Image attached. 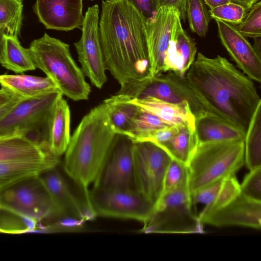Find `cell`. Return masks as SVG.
<instances>
[{
	"label": "cell",
	"instance_id": "cell-38",
	"mask_svg": "<svg viewBox=\"0 0 261 261\" xmlns=\"http://www.w3.org/2000/svg\"><path fill=\"white\" fill-rule=\"evenodd\" d=\"M240 189L244 196L261 201V167L250 170L240 184Z\"/></svg>",
	"mask_w": 261,
	"mask_h": 261
},
{
	"label": "cell",
	"instance_id": "cell-46",
	"mask_svg": "<svg viewBox=\"0 0 261 261\" xmlns=\"http://www.w3.org/2000/svg\"><path fill=\"white\" fill-rule=\"evenodd\" d=\"M203 1L210 7V9L231 2L230 0H203Z\"/></svg>",
	"mask_w": 261,
	"mask_h": 261
},
{
	"label": "cell",
	"instance_id": "cell-19",
	"mask_svg": "<svg viewBox=\"0 0 261 261\" xmlns=\"http://www.w3.org/2000/svg\"><path fill=\"white\" fill-rule=\"evenodd\" d=\"M57 157L51 152L47 141L34 140L24 135L0 136V163Z\"/></svg>",
	"mask_w": 261,
	"mask_h": 261
},
{
	"label": "cell",
	"instance_id": "cell-35",
	"mask_svg": "<svg viewBox=\"0 0 261 261\" xmlns=\"http://www.w3.org/2000/svg\"><path fill=\"white\" fill-rule=\"evenodd\" d=\"M188 165L171 159L165 172L162 195L182 185H188Z\"/></svg>",
	"mask_w": 261,
	"mask_h": 261
},
{
	"label": "cell",
	"instance_id": "cell-39",
	"mask_svg": "<svg viewBox=\"0 0 261 261\" xmlns=\"http://www.w3.org/2000/svg\"><path fill=\"white\" fill-rule=\"evenodd\" d=\"M223 179L202 187L191 194L192 203L194 205L202 203L204 204L205 206L210 204L218 194Z\"/></svg>",
	"mask_w": 261,
	"mask_h": 261
},
{
	"label": "cell",
	"instance_id": "cell-37",
	"mask_svg": "<svg viewBox=\"0 0 261 261\" xmlns=\"http://www.w3.org/2000/svg\"><path fill=\"white\" fill-rule=\"evenodd\" d=\"M210 16L233 25L240 23L247 10L243 6L229 2L210 10Z\"/></svg>",
	"mask_w": 261,
	"mask_h": 261
},
{
	"label": "cell",
	"instance_id": "cell-41",
	"mask_svg": "<svg viewBox=\"0 0 261 261\" xmlns=\"http://www.w3.org/2000/svg\"><path fill=\"white\" fill-rule=\"evenodd\" d=\"M146 19L151 17L158 6L153 0H128Z\"/></svg>",
	"mask_w": 261,
	"mask_h": 261
},
{
	"label": "cell",
	"instance_id": "cell-43",
	"mask_svg": "<svg viewBox=\"0 0 261 261\" xmlns=\"http://www.w3.org/2000/svg\"><path fill=\"white\" fill-rule=\"evenodd\" d=\"M20 100L21 99L15 97L10 102L0 107V119L9 113Z\"/></svg>",
	"mask_w": 261,
	"mask_h": 261
},
{
	"label": "cell",
	"instance_id": "cell-23",
	"mask_svg": "<svg viewBox=\"0 0 261 261\" xmlns=\"http://www.w3.org/2000/svg\"><path fill=\"white\" fill-rule=\"evenodd\" d=\"M70 112L67 101L60 98L47 122V141L51 152L60 157L65 153L70 139Z\"/></svg>",
	"mask_w": 261,
	"mask_h": 261
},
{
	"label": "cell",
	"instance_id": "cell-45",
	"mask_svg": "<svg viewBox=\"0 0 261 261\" xmlns=\"http://www.w3.org/2000/svg\"><path fill=\"white\" fill-rule=\"evenodd\" d=\"M259 1L260 0H230L231 2L243 6L247 11Z\"/></svg>",
	"mask_w": 261,
	"mask_h": 261
},
{
	"label": "cell",
	"instance_id": "cell-36",
	"mask_svg": "<svg viewBox=\"0 0 261 261\" xmlns=\"http://www.w3.org/2000/svg\"><path fill=\"white\" fill-rule=\"evenodd\" d=\"M237 31L245 37H261V2L254 4L246 12L242 21L234 25Z\"/></svg>",
	"mask_w": 261,
	"mask_h": 261
},
{
	"label": "cell",
	"instance_id": "cell-30",
	"mask_svg": "<svg viewBox=\"0 0 261 261\" xmlns=\"http://www.w3.org/2000/svg\"><path fill=\"white\" fill-rule=\"evenodd\" d=\"M22 0H0V31L3 35L18 37L22 20Z\"/></svg>",
	"mask_w": 261,
	"mask_h": 261
},
{
	"label": "cell",
	"instance_id": "cell-2",
	"mask_svg": "<svg viewBox=\"0 0 261 261\" xmlns=\"http://www.w3.org/2000/svg\"><path fill=\"white\" fill-rule=\"evenodd\" d=\"M185 76L213 114L246 132L261 102L252 80L226 58H209L201 53Z\"/></svg>",
	"mask_w": 261,
	"mask_h": 261
},
{
	"label": "cell",
	"instance_id": "cell-40",
	"mask_svg": "<svg viewBox=\"0 0 261 261\" xmlns=\"http://www.w3.org/2000/svg\"><path fill=\"white\" fill-rule=\"evenodd\" d=\"M179 127L177 126H169L156 130L142 138L138 142L149 141L156 144H159L167 141L177 134L179 131Z\"/></svg>",
	"mask_w": 261,
	"mask_h": 261
},
{
	"label": "cell",
	"instance_id": "cell-24",
	"mask_svg": "<svg viewBox=\"0 0 261 261\" xmlns=\"http://www.w3.org/2000/svg\"><path fill=\"white\" fill-rule=\"evenodd\" d=\"M0 85L21 100L35 98L59 89L47 76L21 74H0Z\"/></svg>",
	"mask_w": 261,
	"mask_h": 261
},
{
	"label": "cell",
	"instance_id": "cell-7",
	"mask_svg": "<svg viewBox=\"0 0 261 261\" xmlns=\"http://www.w3.org/2000/svg\"><path fill=\"white\" fill-rule=\"evenodd\" d=\"M86 202L94 216L134 220L147 223L155 205L136 190H89Z\"/></svg>",
	"mask_w": 261,
	"mask_h": 261
},
{
	"label": "cell",
	"instance_id": "cell-21",
	"mask_svg": "<svg viewBox=\"0 0 261 261\" xmlns=\"http://www.w3.org/2000/svg\"><path fill=\"white\" fill-rule=\"evenodd\" d=\"M130 101L171 126H187L195 130V117L188 102L174 103L152 96Z\"/></svg>",
	"mask_w": 261,
	"mask_h": 261
},
{
	"label": "cell",
	"instance_id": "cell-25",
	"mask_svg": "<svg viewBox=\"0 0 261 261\" xmlns=\"http://www.w3.org/2000/svg\"><path fill=\"white\" fill-rule=\"evenodd\" d=\"M110 125L116 134L129 136L140 107L125 95L117 93L103 100Z\"/></svg>",
	"mask_w": 261,
	"mask_h": 261
},
{
	"label": "cell",
	"instance_id": "cell-9",
	"mask_svg": "<svg viewBox=\"0 0 261 261\" xmlns=\"http://www.w3.org/2000/svg\"><path fill=\"white\" fill-rule=\"evenodd\" d=\"M0 206L37 221L57 217L38 175L27 177L1 190Z\"/></svg>",
	"mask_w": 261,
	"mask_h": 261
},
{
	"label": "cell",
	"instance_id": "cell-29",
	"mask_svg": "<svg viewBox=\"0 0 261 261\" xmlns=\"http://www.w3.org/2000/svg\"><path fill=\"white\" fill-rule=\"evenodd\" d=\"M244 143V164L250 170L261 167V102L252 116Z\"/></svg>",
	"mask_w": 261,
	"mask_h": 261
},
{
	"label": "cell",
	"instance_id": "cell-34",
	"mask_svg": "<svg viewBox=\"0 0 261 261\" xmlns=\"http://www.w3.org/2000/svg\"><path fill=\"white\" fill-rule=\"evenodd\" d=\"M37 221L5 208H0V232L18 233L33 231Z\"/></svg>",
	"mask_w": 261,
	"mask_h": 261
},
{
	"label": "cell",
	"instance_id": "cell-31",
	"mask_svg": "<svg viewBox=\"0 0 261 261\" xmlns=\"http://www.w3.org/2000/svg\"><path fill=\"white\" fill-rule=\"evenodd\" d=\"M240 193V184L235 175H232L224 178L215 199L210 204L205 206L200 213L199 218L200 221L201 219L205 216L227 205L237 197Z\"/></svg>",
	"mask_w": 261,
	"mask_h": 261
},
{
	"label": "cell",
	"instance_id": "cell-6",
	"mask_svg": "<svg viewBox=\"0 0 261 261\" xmlns=\"http://www.w3.org/2000/svg\"><path fill=\"white\" fill-rule=\"evenodd\" d=\"M188 185L163 194L144 224L146 233H202L203 224L194 210Z\"/></svg>",
	"mask_w": 261,
	"mask_h": 261
},
{
	"label": "cell",
	"instance_id": "cell-3",
	"mask_svg": "<svg viewBox=\"0 0 261 261\" xmlns=\"http://www.w3.org/2000/svg\"><path fill=\"white\" fill-rule=\"evenodd\" d=\"M117 134L108 118L103 101L82 119L65 152L63 168L84 191L86 200L104 164Z\"/></svg>",
	"mask_w": 261,
	"mask_h": 261
},
{
	"label": "cell",
	"instance_id": "cell-15",
	"mask_svg": "<svg viewBox=\"0 0 261 261\" xmlns=\"http://www.w3.org/2000/svg\"><path fill=\"white\" fill-rule=\"evenodd\" d=\"M58 166L38 175L53 203L57 217L77 221L94 217L87 202H83L76 196Z\"/></svg>",
	"mask_w": 261,
	"mask_h": 261
},
{
	"label": "cell",
	"instance_id": "cell-28",
	"mask_svg": "<svg viewBox=\"0 0 261 261\" xmlns=\"http://www.w3.org/2000/svg\"><path fill=\"white\" fill-rule=\"evenodd\" d=\"M198 144L195 130L187 126H180L177 134L156 145L163 149L172 159L188 165Z\"/></svg>",
	"mask_w": 261,
	"mask_h": 261
},
{
	"label": "cell",
	"instance_id": "cell-1",
	"mask_svg": "<svg viewBox=\"0 0 261 261\" xmlns=\"http://www.w3.org/2000/svg\"><path fill=\"white\" fill-rule=\"evenodd\" d=\"M145 23L128 0L102 1L99 35L103 61L121 87L150 77Z\"/></svg>",
	"mask_w": 261,
	"mask_h": 261
},
{
	"label": "cell",
	"instance_id": "cell-16",
	"mask_svg": "<svg viewBox=\"0 0 261 261\" xmlns=\"http://www.w3.org/2000/svg\"><path fill=\"white\" fill-rule=\"evenodd\" d=\"M221 42L238 66L252 81L261 82V57L235 26L216 20Z\"/></svg>",
	"mask_w": 261,
	"mask_h": 261
},
{
	"label": "cell",
	"instance_id": "cell-48",
	"mask_svg": "<svg viewBox=\"0 0 261 261\" xmlns=\"http://www.w3.org/2000/svg\"><path fill=\"white\" fill-rule=\"evenodd\" d=\"M2 36H3V34L0 31V48H1V44H2Z\"/></svg>",
	"mask_w": 261,
	"mask_h": 261
},
{
	"label": "cell",
	"instance_id": "cell-27",
	"mask_svg": "<svg viewBox=\"0 0 261 261\" xmlns=\"http://www.w3.org/2000/svg\"><path fill=\"white\" fill-rule=\"evenodd\" d=\"M0 64L16 73L36 69L29 48L21 46L18 37L3 35L0 48Z\"/></svg>",
	"mask_w": 261,
	"mask_h": 261
},
{
	"label": "cell",
	"instance_id": "cell-5",
	"mask_svg": "<svg viewBox=\"0 0 261 261\" xmlns=\"http://www.w3.org/2000/svg\"><path fill=\"white\" fill-rule=\"evenodd\" d=\"M244 163V141L198 144L188 164L190 194L235 175Z\"/></svg>",
	"mask_w": 261,
	"mask_h": 261
},
{
	"label": "cell",
	"instance_id": "cell-44",
	"mask_svg": "<svg viewBox=\"0 0 261 261\" xmlns=\"http://www.w3.org/2000/svg\"><path fill=\"white\" fill-rule=\"evenodd\" d=\"M15 97L17 96L7 90L2 88L0 89V107L10 102Z\"/></svg>",
	"mask_w": 261,
	"mask_h": 261
},
{
	"label": "cell",
	"instance_id": "cell-42",
	"mask_svg": "<svg viewBox=\"0 0 261 261\" xmlns=\"http://www.w3.org/2000/svg\"><path fill=\"white\" fill-rule=\"evenodd\" d=\"M187 0H157L158 7L160 6H172L175 7L180 14V18L186 19V6Z\"/></svg>",
	"mask_w": 261,
	"mask_h": 261
},
{
	"label": "cell",
	"instance_id": "cell-50",
	"mask_svg": "<svg viewBox=\"0 0 261 261\" xmlns=\"http://www.w3.org/2000/svg\"><path fill=\"white\" fill-rule=\"evenodd\" d=\"M90 1H95V0H90Z\"/></svg>",
	"mask_w": 261,
	"mask_h": 261
},
{
	"label": "cell",
	"instance_id": "cell-11",
	"mask_svg": "<svg viewBox=\"0 0 261 261\" xmlns=\"http://www.w3.org/2000/svg\"><path fill=\"white\" fill-rule=\"evenodd\" d=\"M152 96L174 103L188 102L195 117L213 114L191 86L186 76L167 71L144 81L138 91L139 98Z\"/></svg>",
	"mask_w": 261,
	"mask_h": 261
},
{
	"label": "cell",
	"instance_id": "cell-13",
	"mask_svg": "<svg viewBox=\"0 0 261 261\" xmlns=\"http://www.w3.org/2000/svg\"><path fill=\"white\" fill-rule=\"evenodd\" d=\"M133 144L132 140L127 136L117 134L92 188L103 190H136Z\"/></svg>",
	"mask_w": 261,
	"mask_h": 261
},
{
	"label": "cell",
	"instance_id": "cell-8",
	"mask_svg": "<svg viewBox=\"0 0 261 261\" xmlns=\"http://www.w3.org/2000/svg\"><path fill=\"white\" fill-rule=\"evenodd\" d=\"M133 143L135 189L155 205L162 195L165 172L172 159L154 143Z\"/></svg>",
	"mask_w": 261,
	"mask_h": 261
},
{
	"label": "cell",
	"instance_id": "cell-10",
	"mask_svg": "<svg viewBox=\"0 0 261 261\" xmlns=\"http://www.w3.org/2000/svg\"><path fill=\"white\" fill-rule=\"evenodd\" d=\"M57 89L40 97L20 100L0 119V136L24 135L47 126L49 115L58 100L62 97Z\"/></svg>",
	"mask_w": 261,
	"mask_h": 261
},
{
	"label": "cell",
	"instance_id": "cell-32",
	"mask_svg": "<svg viewBox=\"0 0 261 261\" xmlns=\"http://www.w3.org/2000/svg\"><path fill=\"white\" fill-rule=\"evenodd\" d=\"M139 107L132 130L128 137L133 142H138L156 130L171 126L166 123L153 114Z\"/></svg>",
	"mask_w": 261,
	"mask_h": 261
},
{
	"label": "cell",
	"instance_id": "cell-26",
	"mask_svg": "<svg viewBox=\"0 0 261 261\" xmlns=\"http://www.w3.org/2000/svg\"><path fill=\"white\" fill-rule=\"evenodd\" d=\"M59 158L0 163V190L27 177L59 166Z\"/></svg>",
	"mask_w": 261,
	"mask_h": 261
},
{
	"label": "cell",
	"instance_id": "cell-47",
	"mask_svg": "<svg viewBox=\"0 0 261 261\" xmlns=\"http://www.w3.org/2000/svg\"><path fill=\"white\" fill-rule=\"evenodd\" d=\"M260 37H261L253 39L254 40V43L253 45L254 50L260 57H261Z\"/></svg>",
	"mask_w": 261,
	"mask_h": 261
},
{
	"label": "cell",
	"instance_id": "cell-18",
	"mask_svg": "<svg viewBox=\"0 0 261 261\" xmlns=\"http://www.w3.org/2000/svg\"><path fill=\"white\" fill-rule=\"evenodd\" d=\"M201 222L216 227L237 226L260 229L261 201L240 193L227 205L205 216Z\"/></svg>",
	"mask_w": 261,
	"mask_h": 261
},
{
	"label": "cell",
	"instance_id": "cell-20",
	"mask_svg": "<svg viewBox=\"0 0 261 261\" xmlns=\"http://www.w3.org/2000/svg\"><path fill=\"white\" fill-rule=\"evenodd\" d=\"M196 53V43L183 29L181 19H178L166 54L164 72L171 71L185 76L195 59Z\"/></svg>",
	"mask_w": 261,
	"mask_h": 261
},
{
	"label": "cell",
	"instance_id": "cell-33",
	"mask_svg": "<svg viewBox=\"0 0 261 261\" xmlns=\"http://www.w3.org/2000/svg\"><path fill=\"white\" fill-rule=\"evenodd\" d=\"M186 15L191 31L200 37H205L210 18L203 0H187Z\"/></svg>",
	"mask_w": 261,
	"mask_h": 261
},
{
	"label": "cell",
	"instance_id": "cell-12",
	"mask_svg": "<svg viewBox=\"0 0 261 261\" xmlns=\"http://www.w3.org/2000/svg\"><path fill=\"white\" fill-rule=\"evenodd\" d=\"M99 15L98 5L88 8L84 15L81 38L74 45L84 75L92 85L101 89L107 77L99 40Z\"/></svg>",
	"mask_w": 261,
	"mask_h": 261
},
{
	"label": "cell",
	"instance_id": "cell-49",
	"mask_svg": "<svg viewBox=\"0 0 261 261\" xmlns=\"http://www.w3.org/2000/svg\"><path fill=\"white\" fill-rule=\"evenodd\" d=\"M154 3L156 4V6H158V5H157V0H153Z\"/></svg>",
	"mask_w": 261,
	"mask_h": 261
},
{
	"label": "cell",
	"instance_id": "cell-4",
	"mask_svg": "<svg viewBox=\"0 0 261 261\" xmlns=\"http://www.w3.org/2000/svg\"><path fill=\"white\" fill-rule=\"evenodd\" d=\"M36 68L42 70L63 94L74 101L87 100L91 88L70 52L69 45L44 33L29 48Z\"/></svg>",
	"mask_w": 261,
	"mask_h": 261
},
{
	"label": "cell",
	"instance_id": "cell-22",
	"mask_svg": "<svg viewBox=\"0 0 261 261\" xmlns=\"http://www.w3.org/2000/svg\"><path fill=\"white\" fill-rule=\"evenodd\" d=\"M195 130L198 144L244 141L246 133L212 113L195 118Z\"/></svg>",
	"mask_w": 261,
	"mask_h": 261
},
{
	"label": "cell",
	"instance_id": "cell-17",
	"mask_svg": "<svg viewBox=\"0 0 261 261\" xmlns=\"http://www.w3.org/2000/svg\"><path fill=\"white\" fill-rule=\"evenodd\" d=\"M83 0H36L33 9L47 29L69 31L82 29Z\"/></svg>",
	"mask_w": 261,
	"mask_h": 261
},
{
	"label": "cell",
	"instance_id": "cell-14",
	"mask_svg": "<svg viewBox=\"0 0 261 261\" xmlns=\"http://www.w3.org/2000/svg\"><path fill=\"white\" fill-rule=\"evenodd\" d=\"M180 14L172 6H159L154 14L146 19L145 30L150 75L164 72V60Z\"/></svg>",
	"mask_w": 261,
	"mask_h": 261
}]
</instances>
